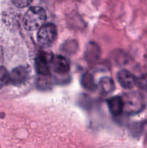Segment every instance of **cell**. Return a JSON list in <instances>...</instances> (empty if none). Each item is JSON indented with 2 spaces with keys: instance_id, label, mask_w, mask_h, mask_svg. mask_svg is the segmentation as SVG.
Listing matches in <instances>:
<instances>
[{
  "instance_id": "1",
  "label": "cell",
  "mask_w": 147,
  "mask_h": 148,
  "mask_svg": "<svg viewBox=\"0 0 147 148\" xmlns=\"http://www.w3.org/2000/svg\"><path fill=\"white\" fill-rule=\"evenodd\" d=\"M46 20V13L40 7H33L29 9L23 18L24 28L28 30L40 29Z\"/></svg>"
},
{
  "instance_id": "2",
  "label": "cell",
  "mask_w": 147,
  "mask_h": 148,
  "mask_svg": "<svg viewBox=\"0 0 147 148\" xmlns=\"http://www.w3.org/2000/svg\"><path fill=\"white\" fill-rule=\"evenodd\" d=\"M125 110L128 114H137L142 111L145 106L144 96L139 92H130L126 94L123 98Z\"/></svg>"
},
{
  "instance_id": "3",
  "label": "cell",
  "mask_w": 147,
  "mask_h": 148,
  "mask_svg": "<svg viewBox=\"0 0 147 148\" xmlns=\"http://www.w3.org/2000/svg\"><path fill=\"white\" fill-rule=\"evenodd\" d=\"M57 36V29L56 25L52 23L44 24L38 30L37 41L40 46L48 47L53 44Z\"/></svg>"
},
{
  "instance_id": "4",
  "label": "cell",
  "mask_w": 147,
  "mask_h": 148,
  "mask_svg": "<svg viewBox=\"0 0 147 148\" xmlns=\"http://www.w3.org/2000/svg\"><path fill=\"white\" fill-rule=\"evenodd\" d=\"M53 56L47 53H40L37 56L35 66L37 72L43 76L50 74V64H51Z\"/></svg>"
},
{
  "instance_id": "5",
  "label": "cell",
  "mask_w": 147,
  "mask_h": 148,
  "mask_svg": "<svg viewBox=\"0 0 147 148\" xmlns=\"http://www.w3.org/2000/svg\"><path fill=\"white\" fill-rule=\"evenodd\" d=\"M28 77V71L24 66H20L14 68L9 74V83L20 85L24 83Z\"/></svg>"
},
{
  "instance_id": "6",
  "label": "cell",
  "mask_w": 147,
  "mask_h": 148,
  "mask_svg": "<svg viewBox=\"0 0 147 148\" xmlns=\"http://www.w3.org/2000/svg\"><path fill=\"white\" fill-rule=\"evenodd\" d=\"M120 85L125 89H131L136 85L137 78L131 72L125 69L120 70L117 75Z\"/></svg>"
},
{
  "instance_id": "7",
  "label": "cell",
  "mask_w": 147,
  "mask_h": 148,
  "mask_svg": "<svg viewBox=\"0 0 147 148\" xmlns=\"http://www.w3.org/2000/svg\"><path fill=\"white\" fill-rule=\"evenodd\" d=\"M50 66L53 70L57 74H66L70 69L69 61L62 56H53Z\"/></svg>"
},
{
  "instance_id": "8",
  "label": "cell",
  "mask_w": 147,
  "mask_h": 148,
  "mask_svg": "<svg viewBox=\"0 0 147 148\" xmlns=\"http://www.w3.org/2000/svg\"><path fill=\"white\" fill-rule=\"evenodd\" d=\"M108 105L110 112L115 116L120 115L123 111V100L121 97L115 96L110 98L108 101Z\"/></svg>"
},
{
  "instance_id": "9",
  "label": "cell",
  "mask_w": 147,
  "mask_h": 148,
  "mask_svg": "<svg viewBox=\"0 0 147 148\" xmlns=\"http://www.w3.org/2000/svg\"><path fill=\"white\" fill-rule=\"evenodd\" d=\"M100 56V49L97 43L94 42H89L86 48L84 53L85 59L89 63H93L98 60Z\"/></svg>"
},
{
  "instance_id": "10",
  "label": "cell",
  "mask_w": 147,
  "mask_h": 148,
  "mask_svg": "<svg viewBox=\"0 0 147 148\" xmlns=\"http://www.w3.org/2000/svg\"><path fill=\"white\" fill-rule=\"evenodd\" d=\"M99 88L103 93H110L112 92L115 89V84L113 80L110 77H102L99 81Z\"/></svg>"
},
{
  "instance_id": "11",
  "label": "cell",
  "mask_w": 147,
  "mask_h": 148,
  "mask_svg": "<svg viewBox=\"0 0 147 148\" xmlns=\"http://www.w3.org/2000/svg\"><path fill=\"white\" fill-rule=\"evenodd\" d=\"M81 83L82 85L88 90L93 91L96 89V84H95L94 77L90 73H84L81 78Z\"/></svg>"
},
{
  "instance_id": "12",
  "label": "cell",
  "mask_w": 147,
  "mask_h": 148,
  "mask_svg": "<svg viewBox=\"0 0 147 148\" xmlns=\"http://www.w3.org/2000/svg\"><path fill=\"white\" fill-rule=\"evenodd\" d=\"M9 83V73L3 66H0V88Z\"/></svg>"
},
{
  "instance_id": "13",
  "label": "cell",
  "mask_w": 147,
  "mask_h": 148,
  "mask_svg": "<svg viewBox=\"0 0 147 148\" xmlns=\"http://www.w3.org/2000/svg\"><path fill=\"white\" fill-rule=\"evenodd\" d=\"M136 84L140 89L147 91V74L141 75L137 79Z\"/></svg>"
},
{
  "instance_id": "14",
  "label": "cell",
  "mask_w": 147,
  "mask_h": 148,
  "mask_svg": "<svg viewBox=\"0 0 147 148\" xmlns=\"http://www.w3.org/2000/svg\"><path fill=\"white\" fill-rule=\"evenodd\" d=\"M14 6L18 8H24L31 4L33 0H11Z\"/></svg>"
}]
</instances>
